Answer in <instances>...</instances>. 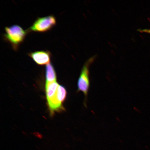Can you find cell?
I'll return each mask as SVG.
<instances>
[{"mask_svg":"<svg viewBox=\"0 0 150 150\" xmlns=\"http://www.w3.org/2000/svg\"><path fill=\"white\" fill-rule=\"evenodd\" d=\"M5 33L3 38L11 45L15 50H18L21 44L23 42L28 33L18 25H13L5 28Z\"/></svg>","mask_w":150,"mask_h":150,"instance_id":"1","label":"cell"},{"mask_svg":"<svg viewBox=\"0 0 150 150\" xmlns=\"http://www.w3.org/2000/svg\"><path fill=\"white\" fill-rule=\"evenodd\" d=\"M94 55L90 58L84 63L79 78L77 86L78 92L81 91L84 95V105L87 108L88 94L90 88L89 67L96 58Z\"/></svg>","mask_w":150,"mask_h":150,"instance_id":"2","label":"cell"},{"mask_svg":"<svg viewBox=\"0 0 150 150\" xmlns=\"http://www.w3.org/2000/svg\"><path fill=\"white\" fill-rule=\"evenodd\" d=\"M57 21L53 15L38 18L27 31L28 33H44L50 30L56 25Z\"/></svg>","mask_w":150,"mask_h":150,"instance_id":"3","label":"cell"},{"mask_svg":"<svg viewBox=\"0 0 150 150\" xmlns=\"http://www.w3.org/2000/svg\"><path fill=\"white\" fill-rule=\"evenodd\" d=\"M28 55L37 65H46L50 63L51 54L48 50L31 52L28 53Z\"/></svg>","mask_w":150,"mask_h":150,"instance_id":"4","label":"cell"},{"mask_svg":"<svg viewBox=\"0 0 150 150\" xmlns=\"http://www.w3.org/2000/svg\"><path fill=\"white\" fill-rule=\"evenodd\" d=\"M59 85L56 81L46 82L45 91L47 100L51 98L56 94Z\"/></svg>","mask_w":150,"mask_h":150,"instance_id":"5","label":"cell"},{"mask_svg":"<svg viewBox=\"0 0 150 150\" xmlns=\"http://www.w3.org/2000/svg\"><path fill=\"white\" fill-rule=\"evenodd\" d=\"M46 82L56 81L57 76L55 68L51 63L47 65L45 67Z\"/></svg>","mask_w":150,"mask_h":150,"instance_id":"6","label":"cell"},{"mask_svg":"<svg viewBox=\"0 0 150 150\" xmlns=\"http://www.w3.org/2000/svg\"><path fill=\"white\" fill-rule=\"evenodd\" d=\"M56 96L58 100L62 104L64 102L67 96V91L64 87L62 85H59L58 88Z\"/></svg>","mask_w":150,"mask_h":150,"instance_id":"7","label":"cell"},{"mask_svg":"<svg viewBox=\"0 0 150 150\" xmlns=\"http://www.w3.org/2000/svg\"><path fill=\"white\" fill-rule=\"evenodd\" d=\"M139 30L142 33L144 32L150 34V29H139Z\"/></svg>","mask_w":150,"mask_h":150,"instance_id":"8","label":"cell"}]
</instances>
